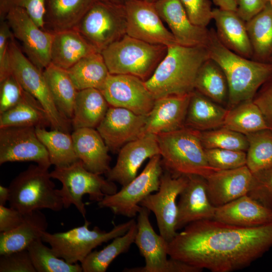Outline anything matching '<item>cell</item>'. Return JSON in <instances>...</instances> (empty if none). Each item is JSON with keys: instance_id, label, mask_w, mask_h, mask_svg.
<instances>
[{"instance_id": "20", "label": "cell", "mask_w": 272, "mask_h": 272, "mask_svg": "<svg viewBox=\"0 0 272 272\" xmlns=\"http://www.w3.org/2000/svg\"><path fill=\"white\" fill-rule=\"evenodd\" d=\"M153 3L178 44L185 46L207 45L210 30L192 23L179 0H158Z\"/></svg>"}, {"instance_id": "56", "label": "cell", "mask_w": 272, "mask_h": 272, "mask_svg": "<svg viewBox=\"0 0 272 272\" xmlns=\"http://www.w3.org/2000/svg\"><path fill=\"white\" fill-rule=\"evenodd\" d=\"M266 1L272 6V0H266Z\"/></svg>"}, {"instance_id": "4", "label": "cell", "mask_w": 272, "mask_h": 272, "mask_svg": "<svg viewBox=\"0 0 272 272\" xmlns=\"http://www.w3.org/2000/svg\"><path fill=\"white\" fill-rule=\"evenodd\" d=\"M156 135L163 168L173 176L196 175L206 178L219 170L208 162L200 131L184 127Z\"/></svg>"}, {"instance_id": "8", "label": "cell", "mask_w": 272, "mask_h": 272, "mask_svg": "<svg viewBox=\"0 0 272 272\" xmlns=\"http://www.w3.org/2000/svg\"><path fill=\"white\" fill-rule=\"evenodd\" d=\"M50 174L52 178L62 184V187L58 190L64 208L73 205L84 218L86 215L85 204L83 201L85 194H88L91 200L99 202L105 195L117 191L114 182L89 171L80 160L67 166L55 167Z\"/></svg>"}, {"instance_id": "3", "label": "cell", "mask_w": 272, "mask_h": 272, "mask_svg": "<svg viewBox=\"0 0 272 272\" xmlns=\"http://www.w3.org/2000/svg\"><path fill=\"white\" fill-rule=\"evenodd\" d=\"M210 58L207 46L168 47L164 57L145 85L155 99L191 93L202 64Z\"/></svg>"}, {"instance_id": "22", "label": "cell", "mask_w": 272, "mask_h": 272, "mask_svg": "<svg viewBox=\"0 0 272 272\" xmlns=\"http://www.w3.org/2000/svg\"><path fill=\"white\" fill-rule=\"evenodd\" d=\"M206 179L209 198L215 207H218L248 194L254 182V176L244 165L216 171Z\"/></svg>"}, {"instance_id": "48", "label": "cell", "mask_w": 272, "mask_h": 272, "mask_svg": "<svg viewBox=\"0 0 272 272\" xmlns=\"http://www.w3.org/2000/svg\"><path fill=\"white\" fill-rule=\"evenodd\" d=\"M189 19L196 25L207 27L212 19L209 0H179Z\"/></svg>"}, {"instance_id": "7", "label": "cell", "mask_w": 272, "mask_h": 272, "mask_svg": "<svg viewBox=\"0 0 272 272\" xmlns=\"http://www.w3.org/2000/svg\"><path fill=\"white\" fill-rule=\"evenodd\" d=\"M134 221L131 218L106 232L97 226L90 229L91 222L86 220L83 225L66 232L50 233L45 231L41 239L49 244L58 257L70 263H81L96 247L126 233Z\"/></svg>"}, {"instance_id": "23", "label": "cell", "mask_w": 272, "mask_h": 272, "mask_svg": "<svg viewBox=\"0 0 272 272\" xmlns=\"http://www.w3.org/2000/svg\"><path fill=\"white\" fill-rule=\"evenodd\" d=\"M190 94L170 95L155 99L147 115L144 134L157 135L185 127Z\"/></svg>"}, {"instance_id": "26", "label": "cell", "mask_w": 272, "mask_h": 272, "mask_svg": "<svg viewBox=\"0 0 272 272\" xmlns=\"http://www.w3.org/2000/svg\"><path fill=\"white\" fill-rule=\"evenodd\" d=\"M212 19L216 32L227 48L244 57L252 59L253 51L245 22L235 11L216 8L213 10Z\"/></svg>"}, {"instance_id": "47", "label": "cell", "mask_w": 272, "mask_h": 272, "mask_svg": "<svg viewBox=\"0 0 272 272\" xmlns=\"http://www.w3.org/2000/svg\"><path fill=\"white\" fill-rule=\"evenodd\" d=\"M0 272H36L27 249L1 255Z\"/></svg>"}, {"instance_id": "52", "label": "cell", "mask_w": 272, "mask_h": 272, "mask_svg": "<svg viewBox=\"0 0 272 272\" xmlns=\"http://www.w3.org/2000/svg\"><path fill=\"white\" fill-rule=\"evenodd\" d=\"M236 12L245 22L260 12L266 6V0H234Z\"/></svg>"}, {"instance_id": "42", "label": "cell", "mask_w": 272, "mask_h": 272, "mask_svg": "<svg viewBox=\"0 0 272 272\" xmlns=\"http://www.w3.org/2000/svg\"><path fill=\"white\" fill-rule=\"evenodd\" d=\"M205 149H222L246 152L248 143L245 135L224 127L200 131Z\"/></svg>"}, {"instance_id": "32", "label": "cell", "mask_w": 272, "mask_h": 272, "mask_svg": "<svg viewBox=\"0 0 272 272\" xmlns=\"http://www.w3.org/2000/svg\"><path fill=\"white\" fill-rule=\"evenodd\" d=\"M43 73L56 106L61 115L71 122L78 90L67 71L50 63Z\"/></svg>"}, {"instance_id": "55", "label": "cell", "mask_w": 272, "mask_h": 272, "mask_svg": "<svg viewBox=\"0 0 272 272\" xmlns=\"http://www.w3.org/2000/svg\"><path fill=\"white\" fill-rule=\"evenodd\" d=\"M128 1V0H95V1H99L117 5H125Z\"/></svg>"}, {"instance_id": "30", "label": "cell", "mask_w": 272, "mask_h": 272, "mask_svg": "<svg viewBox=\"0 0 272 272\" xmlns=\"http://www.w3.org/2000/svg\"><path fill=\"white\" fill-rule=\"evenodd\" d=\"M95 0H46L45 25L53 33L76 29Z\"/></svg>"}, {"instance_id": "29", "label": "cell", "mask_w": 272, "mask_h": 272, "mask_svg": "<svg viewBox=\"0 0 272 272\" xmlns=\"http://www.w3.org/2000/svg\"><path fill=\"white\" fill-rule=\"evenodd\" d=\"M228 109L194 90L191 93L185 127L199 131L222 127Z\"/></svg>"}, {"instance_id": "33", "label": "cell", "mask_w": 272, "mask_h": 272, "mask_svg": "<svg viewBox=\"0 0 272 272\" xmlns=\"http://www.w3.org/2000/svg\"><path fill=\"white\" fill-rule=\"evenodd\" d=\"M66 71L78 91L89 88L101 91L110 75L99 52L84 57Z\"/></svg>"}, {"instance_id": "18", "label": "cell", "mask_w": 272, "mask_h": 272, "mask_svg": "<svg viewBox=\"0 0 272 272\" xmlns=\"http://www.w3.org/2000/svg\"><path fill=\"white\" fill-rule=\"evenodd\" d=\"M147 118V115L110 106L96 129L109 151L116 153L126 144L144 135Z\"/></svg>"}, {"instance_id": "21", "label": "cell", "mask_w": 272, "mask_h": 272, "mask_svg": "<svg viewBox=\"0 0 272 272\" xmlns=\"http://www.w3.org/2000/svg\"><path fill=\"white\" fill-rule=\"evenodd\" d=\"M187 176L188 182L177 203V231L195 221L214 219L216 210L209 198L206 178L196 175Z\"/></svg>"}, {"instance_id": "17", "label": "cell", "mask_w": 272, "mask_h": 272, "mask_svg": "<svg viewBox=\"0 0 272 272\" xmlns=\"http://www.w3.org/2000/svg\"><path fill=\"white\" fill-rule=\"evenodd\" d=\"M101 91L110 106L139 115H148L155 100L145 81L129 75L110 74Z\"/></svg>"}, {"instance_id": "51", "label": "cell", "mask_w": 272, "mask_h": 272, "mask_svg": "<svg viewBox=\"0 0 272 272\" xmlns=\"http://www.w3.org/2000/svg\"><path fill=\"white\" fill-rule=\"evenodd\" d=\"M25 214L10 207L0 205V232L10 231L20 225Z\"/></svg>"}, {"instance_id": "50", "label": "cell", "mask_w": 272, "mask_h": 272, "mask_svg": "<svg viewBox=\"0 0 272 272\" xmlns=\"http://www.w3.org/2000/svg\"><path fill=\"white\" fill-rule=\"evenodd\" d=\"M272 130V74L259 89L253 99Z\"/></svg>"}, {"instance_id": "24", "label": "cell", "mask_w": 272, "mask_h": 272, "mask_svg": "<svg viewBox=\"0 0 272 272\" xmlns=\"http://www.w3.org/2000/svg\"><path fill=\"white\" fill-rule=\"evenodd\" d=\"M214 219L237 226L256 227L272 223V209L246 194L216 207Z\"/></svg>"}, {"instance_id": "13", "label": "cell", "mask_w": 272, "mask_h": 272, "mask_svg": "<svg viewBox=\"0 0 272 272\" xmlns=\"http://www.w3.org/2000/svg\"><path fill=\"white\" fill-rule=\"evenodd\" d=\"M188 180L187 175L174 176L165 171L161 176L158 190L148 195L140 203L154 214L160 235L168 242L178 233L176 229L178 213L176 199Z\"/></svg>"}, {"instance_id": "38", "label": "cell", "mask_w": 272, "mask_h": 272, "mask_svg": "<svg viewBox=\"0 0 272 272\" xmlns=\"http://www.w3.org/2000/svg\"><path fill=\"white\" fill-rule=\"evenodd\" d=\"M195 90L218 104H227L229 90L226 78L220 66L210 58L198 72Z\"/></svg>"}, {"instance_id": "37", "label": "cell", "mask_w": 272, "mask_h": 272, "mask_svg": "<svg viewBox=\"0 0 272 272\" xmlns=\"http://www.w3.org/2000/svg\"><path fill=\"white\" fill-rule=\"evenodd\" d=\"M36 132L48 152L51 165L65 167L79 160L69 132L58 129L47 130L43 127H36Z\"/></svg>"}, {"instance_id": "35", "label": "cell", "mask_w": 272, "mask_h": 272, "mask_svg": "<svg viewBox=\"0 0 272 272\" xmlns=\"http://www.w3.org/2000/svg\"><path fill=\"white\" fill-rule=\"evenodd\" d=\"M50 126L48 117L39 102L26 91L16 106L0 114V128L11 126L45 128Z\"/></svg>"}, {"instance_id": "40", "label": "cell", "mask_w": 272, "mask_h": 272, "mask_svg": "<svg viewBox=\"0 0 272 272\" xmlns=\"http://www.w3.org/2000/svg\"><path fill=\"white\" fill-rule=\"evenodd\" d=\"M245 135L248 143L246 165L251 172L272 167V130L265 129Z\"/></svg>"}, {"instance_id": "28", "label": "cell", "mask_w": 272, "mask_h": 272, "mask_svg": "<svg viewBox=\"0 0 272 272\" xmlns=\"http://www.w3.org/2000/svg\"><path fill=\"white\" fill-rule=\"evenodd\" d=\"M48 223L40 210L25 214L22 223L14 229L0 234V255L26 249L33 241L41 238Z\"/></svg>"}, {"instance_id": "19", "label": "cell", "mask_w": 272, "mask_h": 272, "mask_svg": "<svg viewBox=\"0 0 272 272\" xmlns=\"http://www.w3.org/2000/svg\"><path fill=\"white\" fill-rule=\"evenodd\" d=\"M118 153L115 165L106 175L109 180L124 186L137 176L139 168L147 159L160 155L157 135L144 134L124 145Z\"/></svg>"}, {"instance_id": "46", "label": "cell", "mask_w": 272, "mask_h": 272, "mask_svg": "<svg viewBox=\"0 0 272 272\" xmlns=\"http://www.w3.org/2000/svg\"><path fill=\"white\" fill-rule=\"evenodd\" d=\"M25 93L26 91L13 74L0 81V114L18 104Z\"/></svg>"}, {"instance_id": "6", "label": "cell", "mask_w": 272, "mask_h": 272, "mask_svg": "<svg viewBox=\"0 0 272 272\" xmlns=\"http://www.w3.org/2000/svg\"><path fill=\"white\" fill-rule=\"evenodd\" d=\"M48 169L31 165L11 182L9 203L24 214L47 209L58 212L63 205Z\"/></svg>"}, {"instance_id": "36", "label": "cell", "mask_w": 272, "mask_h": 272, "mask_svg": "<svg viewBox=\"0 0 272 272\" xmlns=\"http://www.w3.org/2000/svg\"><path fill=\"white\" fill-rule=\"evenodd\" d=\"M135 221L124 234L114 238L100 250L92 251L81 263L83 272H105L118 255L127 252L134 243L137 233Z\"/></svg>"}, {"instance_id": "15", "label": "cell", "mask_w": 272, "mask_h": 272, "mask_svg": "<svg viewBox=\"0 0 272 272\" xmlns=\"http://www.w3.org/2000/svg\"><path fill=\"white\" fill-rule=\"evenodd\" d=\"M34 162L48 168L51 165L36 128L11 126L0 128V165L8 162Z\"/></svg>"}, {"instance_id": "57", "label": "cell", "mask_w": 272, "mask_h": 272, "mask_svg": "<svg viewBox=\"0 0 272 272\" xmlns=\"http://www.w3.org/2000/svg\"><path fill=\"white\" fill-rule=\"evenodd\" d=\"M148 2H151V3H154L155 2L158 1V0H146Z\"/></svg>"}, {"instance_id": "27", "label": "cell", "mask_w": 272, "mask_h": 272, "mask_svg": "<svg viewBox=\"0 0 272 272\" xmlns=\"http://www.w3.org/2000/svg\"><path fill=\"white\" fill-rule=\"evenodd\" d=\"M98 52L76 29L57 32L54 33L50 63L67 70L84 57Z\"/></svg>"}, {"instance_id": "45", "label": "cell", "mask_w": 272, "mask_h": 272, "mask_svg": "<svg viewBox=\"0 0 272 272\" xmlns=\"http://www.w3.org/2000/svg\"><path fill=\"white\" fill-rule=\"evenodd\" d=\"M254 182L248 195L272 209V167L254 173Z\"/></svg>"}, {"instance_id": "49", "label": "cell", "mask_w": 272, "mask_h": 272, "mask_svg": "<svg viewBox=\"0 0 272 272\" xmlns=\"http://www.w3.org/2000/svg\"><path fill=\"white\" fill-rule=\"evenodd\" d=\"M15 38L7 22L3 21L0 26V81L12 74L9 53L10 40Z\"/></svg>"}, {"instance_id": "12", "label": "cell", "mask_w": 272, "mask_h": 272, "mask_svg": "<svg viewBox=\"0 0 272 272\" xmlns=\"http://www.w3.org/2000/svg\"><path fill=\"white\" fill-rule=\"evenodd\" d=\"M164 170L160 155L150 159L142 172L116 193L106 195L98 202L100 208H108L115 215L134 218L148 195L158 190Z\"/></svg>"}, {"instance_id": "41", "label": "cell", "mask_w": 272, "mask_h": 272, "mask_svg": "<svg viewBox=\"0 0 272 272\" xmlns=\"http://www.w3.org/2000/svg\"><path fill=\"white\" fill-rule=\"evenodd\" d=\"M36 272H82L81 265L70 263L58 257L51 247L44 244L41 238L27 248Z\"/></svg>"}, {"instance_id": "16", "label": "cell", "mask_w": 272, "mask_h": 272, "mask_svg": "<svg viewBox=\"0 0 272 272\" xmlns=\"http://www.w3.org/2000/svg\"><path fill=\"white\" fill-rule=\"evenodd\" d=\"M126 34L152 44L167 47L178 44L164 26L154 3L146 0H128L125 4Z\"/></svg>"}, {"instance_id": "10", "label": "cell", "mask_w": 272, "mask_h": 272, "mask_svg": "<svg viewBox=\"0 0 272 272\" xmlns=\"http://www.w3.org/2000/svg\"><path fill=\"white\" fill-rule=\"evenodd\" d=\"M150 211L142 207L138 214V231L134 243L144 257V266L125 268L126 272H200L202 269L181 261L168 259V242L153 229L150 220Z\"/></svg>"}, {"instance_id": "2", "label": "cell", "mask_w": 272, "mask_h": 272, "mask_svg": "<svg viewBox=\"0 0 272 272\" xmlns=\"http://www.w3.org/2000/svg\"><path fill=\"white\" fill-rule=\"evenodd\" d=\"M207 46L210 58L220 66L226 78L228 109L242 102L253 100L272 74V62L254 60L231 51L221 43L213 28L210 30Z\"/></svg>"}, {"instance_id": "39", "label": "cell", "mask_w": 272, "mask_h": 272, "mask_svg": "<svg viewBox=\"0 0 272 272\" xmlns=\"http://www.w3.org/2000/svg\"><path fill=\"white\" fill-rule=\"evenodd\" d=\"M223 127L244 135L269 129L261 111L253 100L242 102L228 109Z\"/></svg>"}, {"instance_id": "31", "label": "cell", "mask_w": 272, "mask_h": 272, "mask_svg": "<svg viewBox=\"0 0 272 272\" xmlns=\"http://www.w3.org/2000/svg\"><path fill=\"white\" fill-rule=\"evenodd\" d=\"M110 106L100 90L95 88L79 90L71 120L74 129L80 128L96 129Z\"/></svg>"}, {"instance_id": "9", "label": "cell", "mask_w": 272, "mask_h": 272, "mask_svg": "<svg viewBox=\"0 0 272 272\" xmlns=\"http://www.w3.org/2000/svg\"><path fill=\"white\" fill-rule=\"evenodd\" d=\"M9 53L12 74L24 89L34 97L45 111L52 129L69 132L71 122L56 106L43 71L36 66L22 52L14 40H10Z\"/></svg>"}, {"instance_id": "54", "label": "cell", "mask_w": 272, "mask_h": 272, "mask_svg": "<svg viewBox=\"0 0 272 272\" xmlns=\"http://www.w3.org/2000/svg\"><path fill=\"white\" fill-rule=\"evenodd\" d=\"M9 189L2 185H0V205L5 206L9 199Z\"/></svg>"}, {"instance_id": "58", "label": "cell", "mask_w": 272, "mask_h": 272, "mask_svg": "<svg viewBox=\"0 0 272 272\" xmlns=\"http://www.w3.org/2000/svg\"><path fill=\"white\" fill-rule=\"evenodd\" d=\"M268 62H272V56H271V57H270V58L269 59Z\"/></svg>"}, {"instance_id": "43", "label": "cell", "mask_w": 272, "mask_h": 272, "mask_svg": "<svg viewBox=\"0 0 272 272\" xmlns=\"http://www.w3.org/2000/svg\"><path fill=\"white\" fill-rule=\"evenodd\" d=\"M205 150L208 163L216 169L230 170L246 165V152L222 149Z\"/></svg>"}, {"instance_id": "34", "label": "cell", "mask_w": 272, "mask_h": 272, "mask_svg": "<svg viewBox=\"0 0 272 272\" xmlns=\"http://www.w3.org/2000/svg\"><path fill=\"white\" fill-rule=\"evenodd\" d=\"M245 23L253 51L252 59L268 62L272 56V6L267 2Z\"/></svg>"}, {"instance_id": "11", "label": "cell", "mask_w": 272, "mask_h": 272, "mask_svg": "<svg viewBox=\"0 0 272 272\" xmlns=\"http://www.w3.org/2000/svg\"><path fill=\"white\" fill-rule=\"evenodd\" d=\"M124 5L95 1L75 29L101 52L126 34Z\"/></svg>"}, {"instance_id": "53", "label": "cell", "mask_w": 272, "mask_h": 272, "mask_svg": "<svg viewBox=\"0 0 272 272\" xmlns=\"http://www.w3.org/2000/svg\"><path fill=\"white\" fill-rule=\"evenodd\" d=\"M213 1L219 9L236 11L237 7L234 0H213Z\"/></svg>"}, {"instance_id": "44", "label": "cell", "mask_w": 272, "mask_h": 272, "mask_svg": "<svg viewBox=\"0 0 272 272\" xmlns=\"http://www.w3.org/2000/svg\"><path fill=\"white\" fill-rule=\"evenodd\" d=\"M46 0H0V16L5 18L13 8L23 9L41 28L44 29Z\"/></svg>"}, {"instance_id": "25", "label": "cell", "mask_w": 272, "mask_h": 272, "mask_svg": "<svg viewBox=\"0 0 272 272\" xmlns=\"http://www.w3.org/2000/svg\"><path fill=\"white\" fill-rule=\"evenodd\" d=\"M76 155L89 171L106 174L111 169L110 151L97 129L80 128L71 134Z\"/></svg>"}, {"instance_id": "14", "label": "cell", "mask_w": 272, "mask_h": 272, "mask_svg": "<svg viewBox=\"0 0 272 272\" xmlns=\"http://www.w3.org/2000/svg\"><path fill=\"white\" fill-rule=\"evenodd\" d=\"M15 38L22 44L27 57L43 71L50 63L54 33L39 27L23 9L13 8L5 16Z\"/></svg>"}, {"instance_id": "5", "label": "cell", "mask_w": 272, "mask_h": 272, "mask_svg": "<svg viewBox=\"0 0 272 272\" xmlns=\"http://www.w3.org/2000/svg\"><path fill=\"white\" fill-rule=\"evenodd\" d=\"M167 49L165 45L150 44L126 34L101 53L110 74L129 75L146 81Z\"/></svg>"}, {"instance_id": "1", "label": "cell", "mask_w": 272, "mask_h": 272, "mask_svg": "<svg viewBox=\"0 0 272 272\" xmlns=\"http://www.w3.org/2000/svg\"><path fill=\"white\" fill-rule=\"evenodd\" d=\"M272 247V223L253 227L214 219L191 223L168 242L170 258L202 270L231 272L249 266Z\"/></svg>"}]
</instances>
